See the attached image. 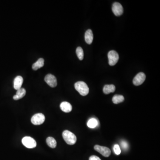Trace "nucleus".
Listing matches in <instances>:
<instances>
[{"label":"nucleus","instance_id":"nucleus-6","mask_svg":"<svg viewBox=\"0 0 160 160\" xmlns=\"http://www.w3.org/2000/svg\"><path fill=\"white\" fill-rule=\"evenodd\" d=\"M94 149L95 150L99 153L104 157H108L110 155L111 150L107 147L96 145L94 146Z\"/></svg>","mask_w":160,"mask_h":160},{"label":"nucleus","instance_id":"nucleus-17","mask_svg":"<svg viewBox=\"0 0 160 160\" xmlns=\"http://www.w3.org/2000/svg\"><path fill=\"white\" fill-rule=\"evenodd\" d=\"M87 124V126L89 128L93 129V128H96L98 126L99 122H98V120L94 119V118H92V119H90L88 121Z\"/></svg>","mask_w":160,"mask_h":160},{"label":"nucleus","instance_id":"nucleus-15","mask_svg":"<svg viewBox=\"0 0 160 160\" xmlns=\"http://www.w3.org/2000/svg\"><path fill=\"white\" fill-rule=\"evenodd\" d=\"M44 65V60L43 59L41 58L33 64L32 69L34 70H37L38 69L42 67Z\"/></svg>","mask_w":160,"mask_h":160},{"label":"nucleus","instance_id":"nucleus-18","mask_svg":"<svg viewBox=\"0 0 160 160\" xmlns=\"http://www.w3.org/2000/svg\"><path fill=\"white\" fill-rule=\"evenodd\" d=\"M112 101L113 103L118 104L124 101V97L122 95H115L113 98Z\"/></svg>","mask_w":160,"mask_h":160},{"label":"nucleus","instance_id":"nucleus-10","mask_svg":"<svg viewBox=\"0 0 160 160\" xmlns=\"http://www.w3.org/2000/svg\"><path fill=\"white\" fill-rule=\"evenodd\" d=\"M23 82V79L21 76H18L16 77L13 81V87L14 89L18 90L21 89Z\"/></svg>","mask_w":160,"mask_h":160},{"label":"nucleus","instance_id":"nucleus-2","mask_svg":"<svg viewBox=\"0 0 160 160\" xmlns=\"http://www.w3.org/2000/svg\"><path fill=\"white\" fill-rule=\"evenodd\" d=\"M63 138L66 143L70 145H73L77 141V137L75 134L69 130H64L62 133Z\"/></svg>","mask_w":160,"mask_h":160},{"label":"nucleus","instance_id":"nucleus-16","mask_svg":"<svg viewBox=\"0 0 160 160\" xmlns=\"http://www.w3.org/2000/svg\"><path fill=\"white\" fill-rule=\"evenodd\" d=\"M46 143L48 146L51 148H56L57 146V141L56 140L52 137H48L46 139Z\"/></svg>","mask_w":160,"mask_h":160},{"label":"nucleus","instance_id":"nucleus-4","mask_svg":"<svg viewBox=\"0 0 160 160\" xmlns=\"http://www.w3.org/2000/svg\"><path fill=\"white\" fill-rule=\"evenodd\" d=\"M109 64L111 66L115 65L119 61V57L117 52L114 50L110 51L108 54Z\"/></svg>","mask_w":160,"mask_h":160},{"label":"nucleus","instance_id":"nucleus-11","mask_svg":"<svg viewBox=\"0 0 160 160\" xmlns=\"http://www.w3.org/2000/svg\"><path fill=\"white\" fill-rule=\"evenodd\" d=\"M60 108L62 111L70 113L72 110V106L70 103L67 101L62 102L60 104Z\"/></svg>","mask_w":160,"mask_h":160},{"label":"nucleus","instance_id":"nucleus-9","mask_svg":"<svg viewBox=\"0 0 160 160\" xmlns=\"http://www.w3.org/2000/svg\"><path fill=\"white\" fill-rule=\"evenodd\" d=\"M112 11L114 15L116 16H120L123 13V8L119 3L115 2L113 4Z\"/></svg>","mask_w":160,"mask_h":160},{"label":"nucleus","instance_id":"nucleus-3","mask_svg":"<svg viewBox=\"0 0 160 160\" xmlns=\"http://www.w3.org/2000/svg\"><path fill=\"white\" fill-rule=\"evenodd\" d=\"M23 144L26 148L33 149L37 146V142L34 139L30 137H24L22 139Z\"/></svg>","mask_w":160,"mask_h":160},{"label":"nucleus","instance_id":"nucleus-5","mask_svg":"<svg viewBox=\"0 0 160 160\" xmlns=\"http://www.w3.org/2000/svg\"><path fill=\"white\" fill-rule=\"evenodd\" d=\"M31 121L33 124L34 125H40L44 122L45 117L42 113H37L33 116Z\"/></svg>","mask_w":160,"mask_h":160},{"label":"nucleus","instance_id":"nucleus-19","mask_svg":"<svg viewBox=\"0 0 160 160\" xmlns=\"http://www.w3.org/2000/svg\"><path fill=\"white\" fill-rule=\"evenodd\" d=\"M76 53L77 56L80 60H82L84 59V52L83 50L81 47H78L76 50Z\"/></svg>","mask_w":160,"mask_h":160},{"label":"nucleus","instance_id":"nucleus-20","mask_svg":"<svg viewBox=\"0 0 160 160\" xmlns=\"http://www.w3.org/2000/svg\"><path fill=\"white\" fill-rule=\"evenodd\" d=\"M113 150H114V153L116 155H119L121 153V150L120 149L119 145L117 144H115L113 147Z\"/></svg>","mask_w":160,"mask_h":160},{"label":"nucleus","instance_id":"nucleus-12","mask_svg":"<svg viewBox=\"0 0 160 160\" xmlns=\"http://www.w3.org/2000/svg\"><path fill=\"white\" fill-rule=\"evenodd\" d=\"M84 39L86 42L88 44H91L93 41V35L92 31L91 30H88L86 31L84 35Z\"/></svg>","mask_w":160,"mask_h":160},{"label":"nucleus","instance_id":"nucleus-21","mask_svg":"<svg viewBox=\"0 0 160 160\" xmlns=\"http://www.w3.org/2000/svg\"><path fill=\"white\" fill-rule=\"evenodd\" d=\"M121 146L123 150H126L129 148V145L126 141H122L121 142Z\"/></svg>","mask_w":160,"mask_h":160},{"label":"nucleus","instance_id":"nucleus-7","mask_svg":"<svg viewBox=\"0 0 160 160\" xmlns=\"http://www.w3.org/2000/svg\"><path fill=\"white\" fill-rule=\"evenodd\" d=\"M44 81L46 83L52 88L57 85V80L56 77L51 74H48L44 78Z\"/></svg>","mask_w":160,"mask_h":160},{"label":"nucleus","instance_id":"nucleus-13","mask_svg":"<svg viewBox=\"0 0 160 160\" xmlns=\"http://www.w3.org/2000/svg\"><path fill=\"white\" fill-rule=\"evenodd\" d=\"M26 94V90L24 88H21L17 90L16 95L13 96V99L15 100H19L23 98Z\"/></svg>","mask_w":160,"mask_h":160},{"label":"nucleus","instance_id":"nucleus-22","mask_svg":"<svg viewBox=\"0 0 160 160\" xmlns=\"http://www.w3.org/2000/svg\"><path fill=\"white\" fill-rule=\"evenodd\" d=\"M89 160H101L99 157L98 156H95V155H93L91 156L89 159Z\"/></svg>","mask_w":160,"mask_h":160},{"label":"nucleus","instance_id":"nucleus-1","mask_svg":"<svg viewBox=\"0 0 160 160\" xmlns=\"http://www.w3.org/2000/svg\"><path fill=\"white\" fill-rule=\"evenodd\" d=\"M74 86L76 90L82 96H86L89 93V87L84 82L81 81L77 82L75 84Z\"/></svg>","mask_w":160,"mask_h":160},{"label":"nucleus","instance_id":"nucleus-14","mask_svg":"<svg viewBox=\"0 0 160 160\" xmlns=\"http://www.w3.org/2000/svg\"><path fill=\"white\" fill-rule=\"evenodd\" d=\"M116 90V87L113 84H106L104 87L103 91L105 94H108L111 93H113Z\"/></svg>","mask_w":160,"mask_h":160},{"label":"nucleus","instance_id":"nucleus-8","mask_svg":"<svg viewBox=\"0 0 160 160\" xmlns=\"http://www.w3.org/2000/svg\"><path fill=\"white\" fill-rule=\"evenodd\" d=\"M146 76L143 73H138L133 80V84L136 86L141 84L145 81Z\"/></svg>","mask_w":160,"mask_h":160}]
</instances>
